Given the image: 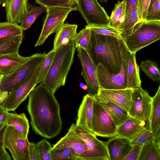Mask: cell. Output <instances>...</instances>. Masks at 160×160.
<instances>
[{"label":"cell","instance_id":"2","mask_svg":"<svg viewBox=\"0 0 160 160\" xmlns=\"http://www.w3.org/2000/svg\"><path fill=\"white\" fill-rule=\"evenodd\" d=\"M91 31L90 45L87 51L93 62L96 67L101 64L112 74L118 73L125 45L123 39Z\"/></svg>","mask_w":160,"mask_h":160},{"label":"cell","instance_id":"28","mask_svg":"<svg viewBox=\"0 0 160 160\" xmlns=\"http://www.w3.org/2000/svg\"><path fill=\"white\" fill-rule=\"evenodd\" d=\"M5 124L6 126H12L24 137L28 138L29 125L25 113L16 114L8 112Z\"/></svg>","mask_w":160,"mask_h":160},{"label":"cell","instance_id":"49","mask_svg":"<svg viewBox=\"0 0 160 160\" xmlns=\"http://www.w3.org/2000/svg\"><path fill=\"white\" fill-rule=\"evenodd\" d=\"M127 1L126 9L130 8L131 7L136 5H138V0H126Z\"/></svg>","mask_w":160,"mask_h":160},{"label":"cell","instance_id":"4","mask_svg":"<svg viewBox=\"0 0 160 160\" xmlns=\"http://www.w3.org/2000/svg\"><path fill=\"white\" fill-rule=\"evenodd\" d=\"M160 39V21H145L136 24L132 32L122 39L128 50L136 53Z\"/></svg>","mask_w":160,"mask_h":160},{"label":"cell","instance_id":"33","mask_svg":"<svg viewBox=\"0 0 160 160\" xmlns=\"http://www.w3.org/2000/svg\"><path fill=\"white\" fill-rule=\"evenodd\" d=\"M35 2L47 8H64L78 10L77 0H34Z\"/></svg>","mask_w":160,"mask_h":160},{"label":"cell","instance_id":"48","mask_svg":"<svg viewBox=\"0 0 160 160\" xmlns=\"http://www.w3.org/2000/svg\"><path fill=\"white\" fill-rule=\"evenodd\" d=\"M6 126L5 123L0 124V147L2 146V140L4 130Z\"/></svg>","mask_w":160,"mask_h":160},{"label":"cell","instance_id":"22","mask_svg":"<svg viewBox=\"0 0 160 160\" xmlns=\"http://www.w3.org/2000/svg\"><path fill=\"white\" fill-rule=\"evenodd\" d=\"M135 55V53L130 52L127 67V88L133 90L139 88L141 84L139 67L136 62Z\"/></svg>","mask_w":160,"mask_h":160},{"label":"cell","instance_id":"52","mask_svg":"<svg viewBox=\"0 0 160 160\" xmlns=\"http://www.w3.org/2000/svg\"><path fill=\"white\" fill-rule=\"evenodd\" d=\"M100 1L102 2H108V0H100Z\"/></svg>","mask_w":160,"mask_h":160},{"label":"cell","instance_id":"31","mask_svg":"<svg viewBox=\"0 0 160 160\" xmlns=\"http://www.w3.org/2000/svg\"><path fill=\"white\" fill-rule=\"evenodd\" d=\"M47 8L42 6H32L22 17L20 26L23 30L29 28L38 17L43 12H46Z\"/></svg>","mask_w":160,"mask_h":160},{"label":"cell","instance_id":"25","mask_svg":"<svg viewBox=\"0 0 160 160\" xmlns=\"http://www.w3.org/2000/svg\"><path fill=\"white\" fill-rule=\"evenodd\" d=\"M98 98L117 127L131 117L128 111L119 105L110 101Z\"/></svg>","mask_w":160,"mask_h":160},{"label":"cell","instance_id":"26","mask_svg":"<svg viewBox=\"0 0 160 160\" xmlns=\"http://www.w3.org/2000/svg\"><path fill=\"white\" fill-rule=\"evenodd\" d=\"M138 160H160V136L143 145Z\"/></svg>","mask_w":160,"mask_h":160},{"label":"cell","instance_id":"40","mask_svg":"<svg viewBox=\"0 0 160 160\" xmlns=\"http://www.w3.org/2000/svg\"><path fill=\"white\" fill-rule=\"evenodd\" d=\"M55 51L52 50L47 53L46 57L42 64L38 78V83L42 82L45 78L52 63Z\"/></svg>","mask_w":160,"mask_h":160},{"label":"cell","instance_id":"18","mask_svg":"<svg viewBox=\"0 0 160 160\" xmlns=\"http://www.w3.org/2000/svg\"><path fill=\"white\" fill-rule=\"evenodd\" d=\"M94 97L87 94L83 97L78 109L75 125L92 132V121Z\"/></svg>","mask_w":160,"mask_h":160},{"label":"cell","instance_id":"35","mask_svg":"<svg viewBox=\"0 0 160 160\" xmlns=\"http://www.w3.org/2000/svg\"><path fill=\"white\" fill-rule=\"evenodd\" d=\"M52 160H77L75 151L68 148H52L50 151Z\"/></svg>","mask_w":160,"mask_h":160},{"label":"cell","instance_id":"1","mask_svg":"<svg viewBox=\"0 0 160 160\" xmlns=\"http://www.w3.org/2000/svg\"><path fill=\"white\" fill-rule=\"evenodd\" d=\"M53 93L42 82L29 94L27 108L35 133L45 138L57 136L62 128L60 105Z\"/></svg>","mask_w":160,"mask_h":160},{"label":"cell","instance_id":"39","mask_svg":"<svg viewBox=\"0 0 160 160\" xmlns=\"http://www.w3.org/2000/svg\"><path fill=\"white\" fill-rule=\"evenodd\" d=\"M36 143L39 160H52L50 151L52 147L50 142L45 139H43Z\"/></svg>","mask_w":160,"mask_h":160},{"label":"cell","instance_id":"6","mask_svg":"<svg viewBox=\"0 0 160 160\" xmlns=\"http://www.w3.org/2000/svg\"><path fill=\"white\" fill-rule=\"evenodd\" d=\"M41 64L36 68L24 81L9 93L0 106L2 108L8 112L14 111L26 99L30 92L38 83V78Z\"/></svg>","mask_w":160,"mask_h":160},{"label":"cell","instance_id":"17","mask_svg":"<svg viewBox=\"0 0 160 160\" xmlns=\"http://www.w3.org/2000/svg\"><path fill=\"white\" fill-rule=\"evenodd\" d=\"M63 148L73 149L75 152L77 158L87 150L84 141L75 132L72 124L66 135L54 145L52 148Z\"/></svg>","mask_w":160,"mask_h":160},{"label":"cell","instance_id":"37","mask_svg":"<svg viewBox=\"0 0 160 160\" xmlns=\"http://www.w3.org/2000/svg\"><path fill=\"white\" fill-rule=\"evenodd\" d=\"M85 27L89 29L91 31L99 34L123 39L122 33L109 25L91 26L87 25Z\"/></svg>","mask_w":160,"mask_h":160},{"label":"cell","instance_id":"50","mask_svg":"<svg viewBox=\"0 0 160 160\" xmlns=\"http://www.w3.org/2000/svg\"><path fill=\"white\" fill-rule=\"evenodd\" d=\"M80 86L81 88L84 90H87V85H85L83 83H80Z\"/></svg>","mask_w":160,"mask_h":160},{"label":"cell","instance_id":"13","mask_svg":"<svg viewBox=\"0 0 160 160\" xmlns=\"http://www.w3.org/2000/svg\"><path fill=\"white\" fill-rule=\"evenodd\" d=\"M76 49L78 56L82 66L81 74L87 86L88 94L93 97L97 96L100 87L97 76V67L86 50L80 48Z\"/></svg>","mask_w":160,"mask_h":160},{"label":"cell","instance_id":"23","mask_svg":"<svg viewBox=\"0 0 160 160\" xmlns=\"http://www.w3.org/2000/svg\"><path fill=\"white\" fill-rule=\"evenodd\" d=\"M77 28V24L64 23L56 32L52 50L54 51L65 43L74 40Z\"/></svg>","mask_w":160,"mask_h":160},{"label":"cell","instance_id":"30","mask_svg":"<svg viewBox=\"0 0 160 160\" xmlns=\"http://www.w3.org/2000/svg\"><path fill=\"white\" fill-rule=\"evenodd\" d=\"M23 38V35H22L0 40V56L7 54L18 52Z\"/></svg>","mask_w":160,"mask_h":160},{"label":"cell","instance_id":"51","mask_svg":"<svg viewBox=\"0 0 160 160\" xmlns=\"http://www.w3.org/2000/svg\"><path fill=\"white\" fill-rule=\"evenodd\" d=\"M6 0H0V5L4 3Z\"/></svg>","mask_w":160,"mask_h":160},{"label":"cell","instance_id":"44","mask_svg":"<svg viewBox=\"0 0 160 160\" xmlns=\"http://www.w3.org/2000/svg\"><path fill=\"white\" fill-rule=\"evenodd\" d=\"M28 151L29 160H39V156L36 143L29 142Z\"/></svg>","mask_w":160,"mask_h":160},{"label":"cell","instance_id":"32","mask_svg":"<svg viewBox=\"0 0 160 160\" xmlns=\"http://www.w3.org/2000/svg\"><path fill=\"white\" fill-rule=\"evenodd\" d=\"M23 31L18 23L8 21L0 22V40L23 35Z\"/></svg>","mask_w":160,"mask_h":160},{"label":"cell","instance_id":"38","mask_svg":"<svg viewBox=\"0 0 160 160\" xmlns=\"http://www.w3.org/2000/svg\"><path fill=\"white\" fill-rule=\"evenodd\" d=\"M145 21H160V0H150Z\"/></svg>","mask_w":160,"mask_h":160},{"label":"cell","instance_id":"29","mask_svg":"<svg viewBox=\"0 0 160 160\" xmlns=\"http://www.w3.org/2000/svg\"><path fill=\"white\" fill-rule=\"evenodd\" d=\"M138 5L136 4L126 10L124 26L122 31L123 37L130 35L135 26L138 23Z\"/></svg>","mask_w":160,"mask_h":160},{"label":"cell","instance_id":"21","mask_svg":"<svg viewBox=\"0 0 160 160\" xmlns=\"http://www.w3.org/2000/svg\"><path fill=\"white\" fill-rule=\"evenodd\" d=\"M145 123V122L131 116L118 127L117 136L127 138L131 141L144 128Z\"/></svg>","mask_w":160,"mask_h":160},{"label":"cell","instance_id":"9","mask_svg":"<svg viewBox=\"0 0 160 160\" xmlns=\"http://www.w3.org/2000/svg\"><path fill=\"white\" fill-rule=\"evenodd\" d=\"M92 126L96 136L108 138L117 136L118 127L97 96L94 97L93 103Z\"/></svg>","mask_w":160,"mask_h":160},{"label":"cell","instance_id":"36","mask_svg":"<svg viewBox=\"0 0 160 160\" xmlns=\"http://www.w3.org/2000/svg\"><path fill=\"white\" fill-rule=\"evenodd\" d=\"M91 34V31L86 27L77 33L74 40L76 48H82L87 51L90 45Z\"/></svg>","mask_w":160,"mask_h":160},{"label":"cell","instance_id":"7","mask_svg":"<svg viewBox=\"0 0 160 160\" xmlns=\"http://www.w3.org/2000/svg\"><path fill=\"white\" fill-rule=\"evenodd\" d=\"M130 52L125 45L123 52L121 70L116 74L109 72L101 64L98 65L97 74L100 88L108 89L127 88V67Z\"/></svg>","mask_w":160,"mask_h":160},{"label":"cell","instance_id":"34","mask_svg":"<svg viewBox=\"0 0 160 160\" xmlns=\"http://www.w3.org/2000/svg\"><path fill=\"white\" fill-rule=\"evenodd\" d=\"M139 67L148 78L153 81L160 82V71L157 63L150 60L142 61Z\"/></svg>","mask_w":160,"mask_h":160},{"label":"cell","instance_id":"47","mask_svg":"<svg viewBox=\"0 0 160 160\" xmlns=\"http://www.w3.org/2000/svg\"><path fill=\"white\" fill-rule=\"evenodd\" d=\"M3 76L0 74V83L3 78ZM8 93L3 92L0 91V106L2 104L4 100L8 97Z\"/></svg>","mask_w":160,"mask_h":160},{"label":"cell","instance_id":"43","mask_svg":"<svg viewBox=\"0 0 160 160\" xmlns=\"http://www.w3.org/2000/svg\"><path fill=\"white\" fill-rule=\"evenodd\" d=\"M143 145L132 146L129 152L124 160H138Z\"/></svg>","mask_w":160,"mask_h":160},{"label":"cell","instance_id":"16","mask_svg":"<svg viewBox=\"0 0 160 160\" xmlns=\"http://www.w3.org/2000/svg\"><path fill=\"white\" fill-rule=\"evenodd\" d=\"M110 160H124L132 148L128 139L116 136L105 142Z\"/></svg>","mask_w":160,"mask_h":160},{"label":"cell","instance_id":"41","mask_svg":"<svg viewBox=\"0 0 160 160\" xmlns=\"http://www.w3.org/2000/svg\"><path fill=\"white\" fill-rule=\"evenodd\" d=\"M153 136L152 131L145 127L134 139L130 141V142L132 146L137 144L143 145L152 138Z\"/></svg>","mask_w":160,"mask_h":160},{"label":"cell","instance_id":"27","mask_svg":"<svg viewBox=\"0 0 160 160\" xmlns=\"http://www.w3.org/2000/svg\"><path fill=\"white\" fill-rule=\"evenodd\" d=\"M127 1H118L115 5L109 17L108 25L120 32L122 31L125 19Z\"/></svg>","mask_w":160,"mask_h":160},{"label":"cell","instance_id":"19","mask_svg":"<svg viewBox=\"0 0 160 160\" xmlns=\"http://www.w3.org/2000/svg\"><path fill=\"white\" fill-rule=\"evenodd\" d=\"M29 0H6L5 10L8 21L20 24L23 15L29 9Z\"/></svg>","mask_w":160,"mask_h":160},{"label":"cell","instance_id":"12","mask_svg":"<svg viewBox=\"0 0 160 160\" xmlns=\"http://www.w3.org/2000/svg\"><path fill=\"white\" fill-rule=\"evenodd\" d=\"M78 10L87 26L108 25L109 17L97 0H77Z\"/></svg>","mask_w":160,"mask_h":160},{"label":"cell","instance_id":"15","mask_svg":"<svg viewBox=\"0 0 160 160\" xmlns=\"http://www.w3.org/2000/svg\"><path fill=\"white\" fill-rule=\"evenodd\" d=\"M133 90L126 88L120 89H108L100 88L98 98L112 102L123 108L128 112L131 104Z\"/></svg>","mask_w":160,"mask_h":160},{"label":"cell","instance_id":"14","mask_svg":"<svg viewBox=\"0 0 160 160\" xmlns=\"http://www.w3.org/2000/svg\"><path fill=\"white\" fill-rule=\"evenodd\" d=\"M152 97L141 86L133 90L131 104L128 113L130 116L140 121H148L151 105Z\"/></svg>","mask_w":160,"mask_h":160},{"label":"cell","instance_id":"3","mask_svg":"<svg viewBox=\"0 0 160 160\" xmlns=\"http://www.w3.org/2000/svg\"><path fill=\"white\" fill-rule=\"evenodd\" d=\"M76 49L74 40L65 43L54 51L50 67L42 82L54 93L65 84L73 62Z\"/></svg>","mask_w":160,"mask_h":160},{"label":"cell","instance_id":"8","mask_svg":"<svg viewBox=\"0 0 160 160\" xmlns=\"http://www.w3.org/2000/svg\"><path fill=\"white\" fill-rule=\"evenodd\" d=\"M75 132L84 141L87 151L77 160H110L105 142L98 139L92 132L75 124H72Z\"/></svg>","mask_w":160,"mask_h":160},{"label":"cell","instance_id":"45","mask_svg":"<svg viewBox=\"0 0 160 160\" xmlns=\"http://www.w3.org/2000/svg\"><path fill=\"white\" fill-rule=\"evenodd\" d=\"M11 158L3 146L0 147V160H11Z\"/></svg>","mask_w":160,"mask_h":160},{"label":"cell","instance_id":"10","mask_svg":"<svg viewBox=\"0 0 160 160\" xmlns=\"http://www.w3.org/2000/svg\"><path fill=\"white\" fill-rule=\"evenodd\" d=\"M29 142L12 126H6L4 130L2 146L10 152L15 160H29L28 147Z\"/></svg>","mask_w":160,"mask_h":160},{"label":"cell","instance_id":"11","mask_svg":"<svg viewBox=\"0 0 160 160\" xmlns=\"http://www.w3.org/2000/svg\"><path fill=\"white\" fill-rule=\"evenodd\" d=\"M46 15L39 38L35 47L41 45L51 34L56 33L72 9L64 8H47Z\"/></svg>","mask_w":160,"mask_h":160},{"label":"cell","instance_id":"46","mask_svg":"<svg viewBox=\"0 0 160 160\" xmlns=\"http://www.w3.org/2000/svg\"><path fill=\"white\" fill-rule=\"evenodd\" d=\"M8 112L0 106V124L6 123Z\"/></svg>","mask_w":160,"mask_h":160},{"label":"cell","instance_id":"24","mask_svg":"<svg viewBox=\"0 0 160 160\" xmlns=\"http://www.w3.org/2000/svg\"><path fill=\"white\" fill-rule=\"evenodd\" d=\"M148 121V128L152 131L154 136L160 132V85L156 94L152 97L151 110Z\"/></svg>","mask_w":160,"mask_h":160},{"label":"cell","instance_id":"20","mask_svg":"<svg viewBox=\"0 0 160 160\" xmlns=\"http://www.w3.org/2000/svg\"><path fill=\"white\" fill-rule=\"evenodd\" d=\"M29 57H23L18 52L8 53L0 56V73L8 76L25 62Z\"/></svg>","mask_w":160,"mask_h":160},{"label":"cell","instance_id":"42","mask_svg":"<svg viewBox=\"0 0 160 160\" xmlns=\"http://www.w3.org/2000/svg\"><path fill=\"white\" fill-rule=\"evenodd\" d=\"M150 0H138L139 23L145 21Z\"/></svg>","mask_w":160,"mask_h":160},{"label":"cell","instance_id":"5","mask_svg":"<svg viewBox=\"0 0 160 160\" xmlns=\"http://www.w3.org/2000/svg\"><path fill=\"white\" fill-rule=\"evenodd\" d=\"M47 53H37L30 56L28 59L11 74L3 76L0 83V91L9 93L24 81L45 59Z\"/></svg>","mask_w":160,"mask_h":160}]
</instances>
